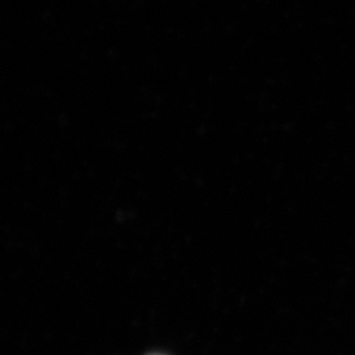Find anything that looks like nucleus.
<instances>
[{
    "label": "nucleus",
    "instance_id": "f257e3e1",
    "mask_svg": "<svg viewBox=\"0 0 355 355\" xmlns=\"http://www.w3.org/2000/svg\"><path fill=\"white\" fill-rule=\"evenodd\" d=\"M154 355H158V354H154Z\"/></svg>",
    "mask_w": 355,
    "mask_h": 355
}]
</instances>
